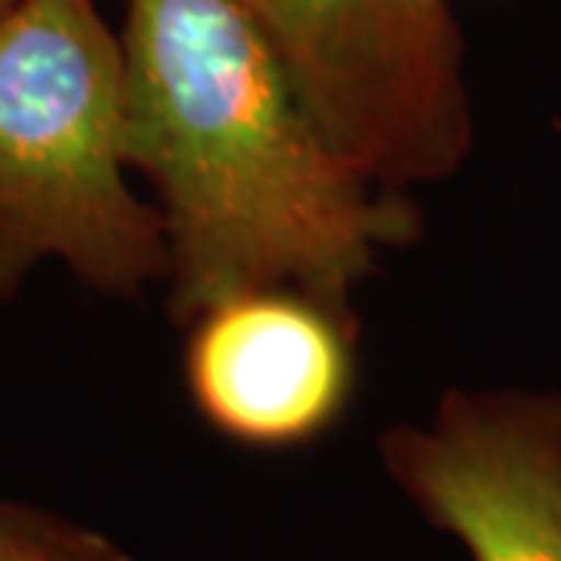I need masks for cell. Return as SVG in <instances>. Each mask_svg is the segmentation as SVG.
I'll list each match as a JSON object with an SVG mask.
<instances>
[{
  "instance_id": "cell-1",
  "label": "cell",
  "mask_w": 561,
  "mask_h": 561,
  "mask_svg": "<svg viewBox=\"0 0 561 561\" xmlns=\"http://www.w3.org/2000/svg\"><path fill=\"white\" fill-rule=\"evenodd\" d=\"M125 162L157 191L169 319L297 287L350 309L421 234L400 191L343 153L231 0H125Z\"/></svg>"
},
{
  "instance_id": "cell-2",
  "label": "cell",
  "mask_w": 561,
  "mask_h": 561,
  "mask_svg": "<svg viewBox=\"0 0 561 561\" xmlns=\"http://www.w3.org/2000/svg\"><path fill=\"white\" fill-rule=\"evenodd\" d=\"M125 172V60L98 0H16L0 13V306L50 260L106 297L165 280L160 209Z\"/></svg>"
},
{
  "instance_id": "cell-3",
  "label": "cell",
  "mask_w": 561,
  "mask_h": 561,
  "mask_svg": "<svg viewBox=\"0 0 561 561\" xmlns=\"http://www.w3.org/2000/svg\"><path fill=\"white\" fill-rule=\"evenodd\" d=\"M375 184L449 179L471 150L453 0H231Z\"/></svg>"
},
{
  "instance_id": "cell-4",
  "label": "cell",
  "mask_w": 561,
  "mask_h": 561,
  "mask_svg": "<svg viewBox=\"0 0 561 561\" xmlns=\"http://www.w3.org/2000/svg\"><path fill=\"white\" fill-rule=\"evenodd\" d=\"M383 468L471 561H561V397L449 390L427 427L381 437Z\"/></svg>"
},
{
  "instance_id": "cell-5",
  "label": "cell",
  "mask_w": 561,
  "mask_h": 561,
  "mask_svg": "<svg viewBox=\"0 0 561 561\" xmlns=\"http://www.w3.org/2000/svg\"><path fill=\"white\" fill-rule=\"evenodd\" d=\"M356 321L297 287L219 300L187 324L184 387L225 440L297 449L321 440L356 393Z\"/></svg>"
},
{
  "instance_id": "cell-6",
  "label": "cell",
  "mask_w": 561,
  "mask_h": 561,
  "mask_svg": "<svg viewBox=\"0 0 561 561\" xmlns=\"http://www.w3.org/2000/svg\"><path fill=\"white\" fill-rule=\"evenodd\" d=\"M0 561H135L79 522L25 502H0Z\"/></svg>"
},
{
  "instance_id": "cell-7",
  "label": "cell",
  "mask_w": 561,
  "mask_h": 561,
  "mask_svg": "<svg viewBox=\"0 0 561 561\" xmlns=\"http://www.w3.org/2000/svg\"><path fill=\"white\" fill-rule=\"evenodd\" d=\"M13 3H16V0H0V13H7V10H10Z\"/></svg>"
}]
</instances>
